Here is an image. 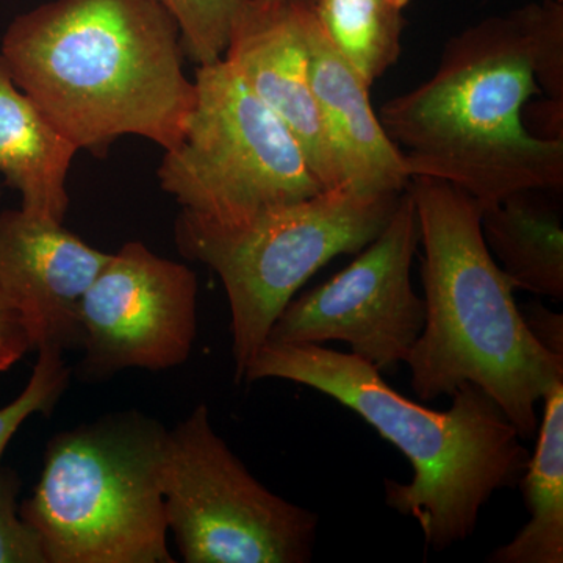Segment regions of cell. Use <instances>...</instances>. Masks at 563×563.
Here are the masks:
<instances>
[{"mask_svg":"<svg viewBox=\"0 0 563 563\" xmlns=\"http://www.w3.org/2000/svg\"><path fill=\"white\" fill-rule=\"evenodd\" d=\"M422 246L424 328L406 365L421 401L476 385L498 404L521 439L539 428L537 404L563 380V357L526 328L514 285L481 229V207L444 180L410 179Z\"/></svg>","mask_w":563,"mask_h":563,"instance_id":"obj_4","label":"cell"},{"mask_svg":"<svg viewBox=\"0 0 563 563\" xmlns=\"http://www.w3.org/2000/svg\"><path fill=\"white\" fill-rule=\"evenodd\" d=\"M168 431L139 410L57 433L21 517L47 563H174L162 492Z\"/></svg>","mask_w":563,"mask_h":563,"instance_id":"obj_5","label":"cell"},{"mask_svg":"<svg viewBox=\"0 0 563 563\" xmlns=\"http://www.w3.org/2000/svg\"><path fill=\"white\" fill-rule=\"evenodd\" d=\"M282 379L306 385L357 413L398 448L413 470L412 483L385 481V503L420 525L437 553L465 542L481 510L503 488L517 487L528 448L487 393L473 384L437 412L385 383L372 363L324 344L265 343L243 383Z\"/></svg>","mask_w":563,"mask_h":563,"instance_id":"obj_3","label":"cell"},{"mask_svg":"<svg viewBox=\"0 0 563 563\" xmlns=\"http://www.w3.org/2000/svg\"><path fill=\"white\" fill-rule=\"evenodd\" d=\"M539 92L563 101L562 0L465 29L431 79L377 117L410 177L448 181L483 209L518 191L562 190L563 139H540L523 122Z\"/></svg>","mask_w":563,"mask_h":563,"instance_id":"obj_1","label":"cell"},{"mask_svg":"<svg viewBox=\"0 0 563 563\" xmlns=\"http://www.w3.org/2000/svg\"><path fill=\"white\" fill-rule=\"evenodd\" d=\"M166 521L187 563H307L320 518L252 476L199 404L168 431L162 463Z\"/></svg>","mask_w":563,"mask_h":563,"instance_id":"obj_8","label":"cell"},{"mask_svg":"<svg viewBox=\"0 0 563 563\" xmlns=\"http://www.w3.org/2000/svg\"><path fill=\"white\" fill-rule=\"evenodd\" d=\"M14 84L77 150L122 135L180 143L196 103L179 25L155 0H54L14 18L0 44Z\"/></svg>","mask_w":563,"mask_h":563,"instance_id":"obj_2","label":"cell"},{"mask_svg":"<svg viewBox=\"0 0 563 563\" xmlns=\"http://www.w3.org/2000/svg\"><path fill=\"white\" fill-rule=\"evenodd\" d=\"M29 351H33L31 339L20 318L0 301V373L9 372Z\"/></svg>","mask_w":563,"mask_h":563,"instance_id":"obj_22","label":"cell"},{"mask_svg":"<svg viewBox=\"0 0 563 563\" xmlns=\"http://www.w3.org/2000/svg\"><path fill=\"white\" fill-rule=\"evenodd\" d=\"M80 329L85 383L124 369L176 368L190 357L198 331V277L143 243H125L85 292Z\"/></svg>","mask_w":563,"mask_h":563,"instance_id":"obj_10","label":"cell"},{"mask_svg":"<svg viewBox=\"0 0 563 563\" xmlns=\"http://www.w3.org/2000/svg\"><path fill=\"white\" fill-rule=\"evenodd\" d=\"M22 481L0 465V563H47L35 531L21 517Z\"/></svg>","mask_w":563,"mask_h":563,"instance_id":"obj_20","label":"cell"},{"mask_svg":"<svg viewBox=\"0 0 563 563\" xmlns=\"http://www.w3.org/2000/svg\"><path fill=\"white\" fill-rule=\"evenodd\" d=\"M310 84L343 187L365 195H401L409 187L402 152L384 131L368 85L322 31L312 9L306 21Z\"/></svg>","mask_w":563,"mask_h":563,"instance_id":"obj_13","label":"cell"},{"mask_svg":"<svg viewBox=\"0 0 563 563\" xmlns=\"http://www.w3.org/2000/svg\"><path fill=\"white\" fill-rule=\"evenodd\" d=\"M77 151L14 84L0 54V174L20 191L22 210L55 222L65 220L66 184Z\"/></svg>","mask_w":563,"mask_h":563,"instance_id":"obj_14","label":"cell"},{"mask_svg":"<svg viewBox=\"0 0 563 563\" xmlns=\"http://www.w3.org/2000/svg\"><path fill=\"white\" fill-rule=\"evenodd\" d=\"M0 196H2V192H0Z\"/></svg>","mask_w":563,"mask_h":563,"instance_id":"obj_23","label":"cell"},{"mask_svg":"<svg viewBox=\"0 0 563 563\" xmlns=\"http://www.w3.org/2000/svg\"><path fill=\"white\" fill-rule=\"evenodd\" d=\"M526 328L544 350L563 357V317L542 303L532 302L520 307Z\"/></svg>","mask_w":563,"mask_h":563,"instance_id":"obj_21","label":"cell"},{"mask_svg":"<svg viewBox=\"0 0 563 563\" xmlns=\"http://www.w3.org/2000/svg\"><path fill=\"white\" fill-rule=\"evenodd\" d=\"M111 254L63 222L0 213V301L20 318L33 350L80 347V303Z\"/></svg>","mask_w":563,"mask_h":563,"instance_id":"obj_12","label":"cell"},{"mask_svg":"<svg viewBox=\"0 0 563 563\" xmlns=\"http://www.w3.org/2000/svg\"><path fill=\"white\" fill-rule=\"evenodd\" d=\"M313 0H243L222 60L280 118L325 190L342 176L310 84L306 21Z\"/></svg>","mask_w":563,"mask_h":563,"instance_id":"obj_11","label":"cell"},{"mask_svg":"<svg viewBox=\"0 0 563 563\" xmlns=\"http://www.w3.org/2000/svg\"><path fill=\"white\" fill-rule=\"evenodd\" d=\"M542 401L536 451L518 483L529 521L488 555L492 563L563 562V380Z\"/></svg>","mask_w":563,"mask_h":563,"instance_id":"obj_16","label":"cell"},{"mask_svg":"<svg viewBox=\"0 0 563 563\" xmlns=\"http://www.w3.org/2000/svg\"><path fill=\"white\" fill-rule=\"evenodd\" d=\"M195 85L184 139L157 173L181 210L229 224L325 190L287 125L222 58L198 66Z\"/></svg>","mask_w":563,"mask_h":563,"instance_id":"obj_7","label":"cell"},{"mask_svg":"<svg viewBox=\"0 0 563 563\" xmlns=\"http://www.w3.org/2000/svg\"><path fill=\"white\" fill-rule=\"evenodd\" d=\"M554 190H526L481 209V229L515 290L563 299L562 206Z\"/></svg>","mask_w":563,"mask_h":563,"instance_id":"obj_15","label":"cell"},{"mask_svg":"<svg viewBox=\"0 0 563 563\" xmlns=\"http://www.w3.org/2000/svg\"><path fill=\"white\" fill-rule=\"evenodd\" d=\"M410 0H314L322 31L368 87L398 62Z\"/></svg>","mask_w":563,"mask_h":563,"instance_id":"obj_17","label":"cell"},{"mask_svg":"<svg viewBox=\"0 0 563 563\" xmlns=\"http://www.w3.org/2000/svg\"><path fill=\"white\" fill-rule=\"evenodd\" d=\"M402 192L335 188L229 224L181 210L177 247L213 269L228 295L236 384L296 292L333 258L374 242Z\"/></svg>","mask_w":563,"mask_h":563,"instance_id":"obj_6","label":"cell"},{"mask_svg":"<svg viewBox=\"0 0 563 563\" xmlns=\"http://www.w3.org/2000/svg\"><path fill=\"white\" fill-rule=\"evenodd\" d=\"M420 224L410 184L380 235L350 266L292 298L265 343L350 344L380 373L406 362L424 328L426 303L412 285Z\"/></svg>","mask_w":563,"mask_h":563,"instance_id":"obj_9","label":"cell"},{"mask_svg":"<svg viewBox=\"0 0 563 563\" xmlns=\"http://www.w3.org/2000/svg\"><path fill=\"white\" fill-rule=\"evenodd\" d=\"M179 25L185 55L198 66L221 60L243 0H155Z\"/></svg>","mask_w":563,"mask_h":563,"instance_id":"obj_18","label":"cell"},{"mask_svg":"<svg viewBox=\"0 0 563 563\" xmlns=\"http://www.w3.org/2000/svg\"><path fill=\"white\" fill-rule=\"evenodd\" d=\"M70 369L63 361V351L38 350L31 379L14 401L0 409V461L22 424L35 413L49 415L68 388Z\"/></svg>","mask_w":563,"mask_h":563,"instance_id":"obj_19","label":"cell"}]
</instances>
